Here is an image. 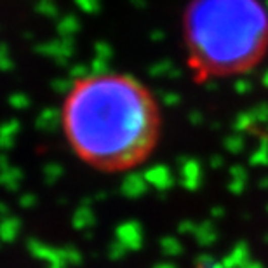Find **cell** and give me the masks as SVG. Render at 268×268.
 Returning a JSON list of instances; mask_svg holds the SVG:
<instances>
[{
	"mask_svg": "<svg viewBox=\"0 0 268 268\" xmlns=\"http://www.w3.org/2000/svg\"><path fill=\"white\" fill-rule=\"evenodd\" d=\"M61 129L84 164L122 172L143 164L162 132L155 94L124 72H94L75 78L61 103Z\"/></svg>",
	"mask_w": 268,
	"mask_h": 268,
	"instance_id": "cell-1",
	"label": "cell"
},
{
	"mask_svg": "<svg viewBox=\"0 0 268 268\" xmlns=\"http://www.w3.org/2000/svg\"><path fill=\"white\" fill-rule=\"evenodd\" d=\"M187 60L197 77H225L251 68L268 40L259 0H190L183 13Z\"/></svg>",
	"mask_w": 268,
	"mask_h": 268,
	"instance_id": "cell-2",
	"label": "cell"
}]
</instances>
